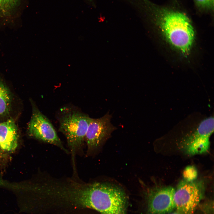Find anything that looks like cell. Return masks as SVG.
<instances>
[{
  "label": "cell",
  "mask_w": 214,
  "mask_h": 214,
  "mask_svg": "<svg viewBox=\"0 0 214 214\" xmlns=\"http://www.w3.org/2000/svg\"><path fill=\"white\" fill-rule=\"evenodd\" d=\"M198 10L202 12H213L214 0H193Z\"/></svg>",
  "instance_id": "11"
},
{
  "label": "cell",
  "mask_w": 214,
  "mask_h": 214,
  "mask_svg": "<svg viewBox=\"0 0 214 214\" xmlns=\"http://www.w3.org/2000/svg\"><path fill=\"white\" fill-rule=\"evenodd\" d=\"M169 214H181L178 211L176 210L173 213H170Z\"/></svg>",
  "instance_id": "13"
},
{
  "label": "cell",
  "mask_w": 214,
  "mask_h": 214,
  "mask_svg": "<svg viewBox=\"0 0 214 214\" xmlns=\"http://www.w3.org/2000/svg\"><path fill=\"white\" fill-rule=\"evenodd\" d=\"M20 0H0V18H6L12 15Z\"/></svg>",
  "instance_id": "10"
},
{
  "label": "cell",
  "mask_w": 214,
  "mask_h": 214,
  "mask_svg": "<svg viewBox=\"0 0 214 214\" xmlns=\"http://www.w3.org/2000/svg\"><path fill=\"white\" fill-rule=\"evenodd\" d=\"M175 189L171 186L154 188L146 194V214H166L175 209Z\"/></svg>",
  "instance_id": "6"
},
{
  "label": "cell",
  "mask_w": 214,
  "mask_h": 214,
  "mask_svg": "<svg viewBox=\"0 0 214 214\" xmlns=\"http://www.w3.org/2000/svg\"><path fill=\"white\" fill-rule=\"evenodd\" d=\"M111 118L108 113L100 118H91L85 138L88 152L97 149L116 129L111 122Z\"/></svg>",
  "instance_id": "7"
},
{
  "label": "cell",
  "mask_w": 214,
  "mask_h": 214,
  "mask_svg": "<svg viewBox=\"0 0 214 214\" xmlns=\"http://www.w3.org/2000/svg\"><path fill=\"white\" fill-rule=\"evenodd\" d=\"M145 12L151 15L169 42L183 54L190 51L195 34L191 21L183 12L156 4L149 0H141Z\"/></svg>",
  "instance_id": "1"
},
{
  "label": "cell",
  "mask_w": 214,
  "mask_h": 214,
  "mask_svg": "<svg viewBox=\"0 0 214 214\" xmlns=\"http://www.w3.org/2000/svg\"><path fill=\"white\" fill-rule=\"evenodd\" d=\"M28 130L31 136L55 145L67 153H70L63 146L52 123L35 106H33Z\"/></svg>",
  "instance_id": "4"
},
{
  "label": "cell",
  "mask_w": 214,
  "mask_h": 214,
  "mask_svg": "<svg viewBox=\"0 0 214 214\" xmlns=\"http://www.w3.org/2000/svg\"><path fill=\"white\" fill-rule=\"evenodd\" d=\"M11 102L10 91L0 76V116H4L9 113Z\"/></svg>",
  "instance_id": "9"
},
{
  "label": "cell",
  "mask_w": 214,
  "mask_h": 214,
  "mask_svg": "<svg viewBox=\"0 0 214 214\" xmlns=\"http://www.w3.org/2000/svg\"><path fill=\"white\" fill-rule=\"evenodd\" d=\"M204 191V186L201 182L181 181L175 190L176 210L181 214H194L203 197Z\"/></svg>",
  "instance_id": "3"
},
{
  "label": "cell",
  "mask_w": 214,
  "mask_h": 214,
  "mask_svg": "<svg viewBox=\"0 0 214 214\" xmlns=\"http://www.w3.org/2000/svg\"><path fill=\"white\" fill-rule=\"evenodd\" d=\"M61 110L59 118V130L66 138L71 154L73 169L75 173L76 155L85 140L91 118L73 108L64 107Z\"/></svg>",
  "instance_id": "2"
},
{
  "label": "cell",
  "mask_w": 214,
  "mask_h": 214,
  "mask_svg": "<svg viewBox=\"0 0 214 214\" xmlns=\"http://www.w3.org/2000/svg\"><path fill=\"white\" fill-rule=\"evenodd\" d=\"M213 131V117H210L204 119L196 131L182 142L183 150L191 155L207 152L210 147V137Z\"/></svg>",
  "instance_id": "5"
},
{
  "label": "cell",
  "mask_w": 214,
  "mask_h": 214,
  "mask_svg": "<svg viewBox=\"0 0 214 214\" xmlns=\"http://www.w3.org/2000/svg\"><path fill=\"white\" fill-rule=\"evenodd\" d=\"M183 176L185 180L189 181H194L197 176V172L194 166H189L186 167L184 170Z\"/></svg>",
  "instance_id": "12"
},
{
  "label": "cell",
  "mask_w": 214,
  "mask_h": 214,
  "mask_svg": "<svg viewBox=\"0 0 214 214\" xmlns=\"http://www.w3.org/2000/svg\"><path fill=\"white\" fill-rule=\"evenodd\" d=\"M18 128L12 119L0 122V152H14L18 146Z\"/></svg>",
  "instance_id": "8"
}]
</instances>
